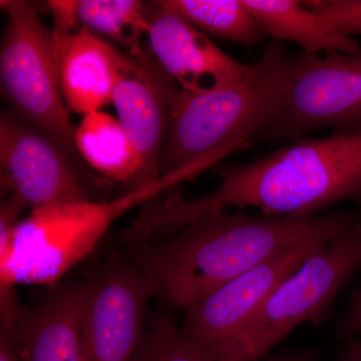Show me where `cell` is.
<instances>
[{
    "mask_svg": "<svg viewBox=\"0 0 361 361\" xmlns=\"http://www.w3.org/2000/svg\"><path fill=\"white\" fill-rule=\"evenodd\" d=\"M220 184L187 200L177 195L149 202L132 222L137 238L173 234L228 207L257 208L267 217L313 215L344 200L361 201V135L304 137L242 166H217Z\"/></svg>",
    "mask_w": 361,
    "mask_h": 361,
    "instance_id": "cell-1",
    "label": "cell"
},
{
    "mask_svg": "<svg viewBox=\"0 0 361 361\" xmlns=\"http://www.w3.org/2000/svg\"><path fill=\"white\" fill-rule=\"evenodd\" d=\"M357 213L257 217L226 210L206 214L170 238L129 244L132 262L154 296L186 310L265 260L311 237L345 234Z\"/></svg>",
    "mask_w": 361,
    "mask_h": 361,
    "instance_id": "cell-2",
    "label": "cell"
},
{
    "mask_svg": "<svg viewBox=\"0 0 361 361\" xmlns=\"http://www.w3.org/2000/svg\"><path fill=\"white\" fill-rule=\"evenodd\" d=\"M290 63L284 42L272 39L241 82L204 94L180 90L171 106L161 177L260 137L283 109Z\"/></svg>",
    "mask_w": 361,
    "mask_h": 361,
    "instance_id": "cell-3",
    "label": "cell"
},
{
    "mask_svg": "<svg viewBox=\"0 0 361 361\" xmlns=\"http://www.w3.org/2000/svg\"><path fill=\"white\" fill-rule=\"evenodd\" d=\"M184 180L176 172L113 200L47 207L23 220V204L6 199L0 207V289L56 283L92 253L121 216Z\"/></svg>",
    "mask_w": 361,
    "mask_h": 361,
    "instance_id": "cell-4",
    "label": "cell"
},
{
    "mask_svg": "<svg viewBox=\"0 0 361 361\" xmlns=\"http://www.w3.org/2000/svg\"><path fill=\"white\" fill-rule=\"evenodd\" d=\"M360 268L361 224L310 253L240 336L199 355L205 361L260 360L301 323L320 326Z\"/></svg>",
    "mask_w": 361,
    "mask_h": 361,
    "instance_id": "cell-5",
    "label": "cell"
},
{
    "mask_svg": "<svg viewBox=\"0 0 361 361\" xmlns=\"http://www.w3.org/2000/svg\"><path fill=\"white\" fill-rule=\"evenodd\" d=\"M6 25L0 49L2 94L26 122L51 137L73 161L80 160L75 127L61 90L52 30L39 4L2 0Z\"/></svg>",
    "mask_w": 361,
    "mask_h": 361,
    "instance_id": "cell-6",
    "label": "cell"
},
{
    "mask_svg": "<svg viewBox=\"0 0 361 361\" xmlns=\"http://www.w3.org/2000/svg\"><path fill=\"white\" fill-rule=\"evenodd\" d=\"M322 129L361 135V49L291 59L283 109L260 137L295 142Z\"/></svg>",
    "mask_w": 361,
    "mask_h": 361,
    "instance_id": "cell-7",
    "label": "cell"
},
{
    "mask_svg": "<svg viewBox=\"0 0 361 361\" xmlns=\"http://www.w3.org/2000/svg\"><path fill=\"white\" fill-rule=\"evenodd\" d=\"M341 235H318L304 240L189 306L184 310L183 336L200 355L236 338L310 253Z\"/></svg>",
    "mask_w": 361,
    "mask_h": 361,
    "instance_id": "cell-8",
    "label": "cell"
},
{
    "mask_svg": "<svg viewBox=\"0 0 361 361\" xmlns=\"http://www.w3.org/2000/svg\"><path fill=\"white\" fill-rule=\"evenodd\" d=\"M82 317L84 361H133L153 290L130 258L115 253L85 282Z\"/></svg>",
    "mask_w": 361,
    "mask_h": 361,
    "instance_id": "cell-9",
    "label": "cell"
},
{
    "mask_svg": "<svg viewBox=\"0 0 361 361\" xmlns=\"http://www.w3.org/2000/svg\"><path fill=\"white\" fill-rule=\"evenodd\" d=\"M2 184L33 210L90 201L65 149L13 110L0 116Z\"/></svg>",
    "mask_w": 361,
    "mask_h": 361,
    "instance_id": "cell-10",
    "label": "cell"
},
{
    "mask_svg": "<svg viewBox=\"0 0 361 361\" xmlns=\"http://www.w3.org/2000/svg\"><path fill=\"white\" fill-rule=\"evenodd\" d=\"M180 87L148 47L126 52L113 104L118 118L142 161L140 187L161 178V160L171 106Z\"/></svg>",
    "mask_w": 361,
    "mask_h": 361,
    "instance_id": "cell-11",
    "label": "cell"
},
{
    "mask_svg": "<svg viewBox=\"0 0 361 361\" xmlns=\"http://www.w3.org/2000/svg\"><path fill=\"white\" fill-rule=\"evenodd\" d=\"M148 49L182 92L204 94L245 80L253 65L226 54L200 30L164 6L148 4Z\"/></svg>",
    "mask_w": 361,
    "mask_h": 361,
    "instance_id": "cell-12",
    "label": "cell"
},
{
    "mask_svg": "<svg viewBox=\"0 0 361 361\" xmlns=\"http://www.w3.org/2000/svg\"><path fill=\"white\" fill-rule=\"evenodd\" d=\"M52 35L68 111L85 116L113 104L126 52L84 25L65 37Z\"/></svg>",
    "mask_w": 361,
    "mask_h": 361,
    "instance_id": "cell-13",
    "label": "cell"
},
{
    "mask_svg": "<svg viewBox=\"0 0 361 361\" xmlns=\"http://www.w3.org/2000/svg\"><path fill=\"white\" fill-rule=\"evenodd\" d=\"M85 294V282L61 286L35 307L23 308L14 342L21 361H84Z\"/></svg>",
    "mask_w": 361,
    "mask_h": 361,
    "instance_id": "cell-14",
    "label": "cell"
},
{
    "mask_svg": "<svg viewBox=\"0 0 361 361\" xmlns=\"http://www.w3.org/2000/svg\"><path fill=\"white\" fill-rule=\"evenodd\" d=\"M264 35L279 42H292L303 54L353 52L360 44L330 27L322 16L298 0H242Z\"/></svg>",
    "mask_w": 361,
    "mask_h": 361,
    "instance_id": "cell-15",
    "label": "cell"
},
{
    "mask_svg": "<svg viewBox=\"0 0 361 361\" xmlns=\"http://www.w3.org/2000/svg\"><path fill=\"white\" fill-rule=\"evenodd\" d=\"M75 140L80 156L99 174L130 190L140 188L141 159L118 118L102 111L85 115Z\"/></svg>",
    "mask_w": 361,
    "mask_h": 361,
    "instance_id": "cell-16",
    "label": "cell"
},
{
    "mask_svg": "<svg viewBox=\"0 0 361 361\" xmlns=\"http://www.w3.org/2000/svg\"><path fill=\"white\" fill-rule=\"evenodd\" d=\"M206 35L245 47L260 44L264 32L242 0H161Z\"/></svg>",
    "mask_w": 361,
    "mask_h": 361,
    "instance_id": "cell-17",
    "label": "cell"
},
{
    "mask_svg": "<svg viewBox=\"0 0 361 361\" xmlns=\"http://www.w3.org/2000/svg\"><path fill=\"white\" fill-rule=\"evenodd\" d=\"M78 18L82 25L110 39L118 49L139 54L149 30L148 2L139 0H80Z\"/></svg>",
    "mask_w": 361,
    "mask_h": 361,
    "instance_id": "cell-18",
    "label": "cell"
},
{
    "mask_svg": "<svg viewBox=\"0 0 361 361\" xmlns=\"http://www.w3.org/2000/svg\"><path fill=\"white\" fill-rule=\"evenodd\" d=\"M133 361H205L169 316L159 318L144 332Z\"/></svg>",
    "mask_w": 361,
    "mask_h": 361,
    "instance_id": "cell-19",
    "label": "cell"
},
{
    "mask_svg": "<svg viewBox=\"0 0 361 361\" xmlns=\"http://www.w3.org/2000/svg\"><path fill=\"white\" fill-rule=\"evenodd\" d=\"M336 336L342 341L361 334V287H356L349 299L348 307L336 324Z\"/></svg>",
    "mask_w": 361,
    "mask_h": 361,
    "instance_id": "cell-20",
    "label": "cell"
},
{
    "mask_svg": "<svg viewBox=\"0 0 361 361\" xmlns=\"http://www.w3.org/2000/svg\"><path fill=\"white\" fill-rule=\"evenodd\" d=\"M47 4L54 18L52 33L54 35L65 37L80 27L78 26L80 21L78 18V1H49Z\"/></svg>",
    "mask_w": 361,
    "mask_h": 361,
    "instance_id": "cell-21",
    "label": "cell"
},
{
    "mask_svg": "<svg viewBox=\"0 0 361 361\" xmlns=\"http://www.w3.org/2000/svg\"><path fill=\"white\" fill-rule=\"evenodd\" d=\"M322 351L311 348L305 350H281L274 355H266L258 361H319Z\"/></svg>",
    "mask_w": 361,
    "mask_h": 361,
    "instance_id": "cell-22",
    "label": "cell"
},
{
    "mask_svg": "<svg viewBox=\"0 0 361 361\" xmlns=\"http://www.w3.org/2000/svg\"><path fill=\"white\" fill-rule=\"evenodd\" d=\"M336 361H361V341L357 337L345 341L337 353Z\"/></svg>",
    "mask_w": 361,
    "mask_h": 361,
    "instance_id": "cell-23",
    "label": "cell"
},
{
    "mask_svg": "<svg viewBox=\"0 0 361 361\" xmlns=\"http://www.w3.org/2000/svg\"><path fill=\"white\" fill-rule=\"evenodd\" d=\"M0 361H21L13 342L6 336H0Z\"/></svg>",
    "mask_w": 361,
    "mask_h": 361,
    "instance_id": "cell-24",
    "label": "cell"
}]
</instances>
